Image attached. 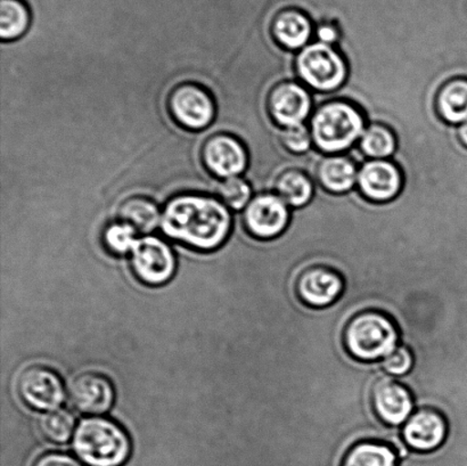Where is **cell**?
<instances>
[{
	"label": "cell",
	"mask_w": 467,
	"mask_h": 466,
	"mask_svg": "<svg viewBox=\"0 0 467 466\" xmlns=\"http://www.w3.org/2000/svg\"><path fill=\"white\" fill-rule=\"evenodd\" d=\"M160 226L171 240L209 253L225 243L233 218L221 200L203 194H181L164 205Z\"/></svg>",
	"instance_id": "1"
},
{
	"label": "cell",
	"mask_w": 467,
	"mask_h": 466,
	"mask_svg": "<svg viewBox=\"0 0 467 466\" xmlns=\"http://www.w3.org/2000/svg\"><path fill=\"white\" fill-rule=\"evenodd\" d=\"M365 113L346 99L327 100L310 118L315 149L324 155L347 152L359 143L366 128Z\"/></svg>",
	"instance_id": "2"
},
{
	"label": "cell",
	"mask_w": 467,
	"mask_h": 466,
	"mask_svg": "<svg viewBox=\"0 0 467 466\" xmlns=\"http://www.w3.org/2000/svg\"><path fill=\"white\" fill-rule=\"evenodd\" d=\"M343 341L352 357L375 363L388 357L401 345V333L391 315L366 309L347 324Z\"/></svg>",
	"instance_id": "3"
},
{
	"label": "cell",
	"mask_w": 467,
	"mask_h": 466,
	"mask_svg": "<svg viewBox=\"0 0 467 466\" xmlns=\"http://www.w3.org/2000/svg\"><path fill=\"white\" fill-rule=\"evenodd\" d=\"M72 445L87 466H122L131 454V441L125 429L100 415L82 419Z\"/></svg>",
	"instance_id": "4"
},
{
	"label": "cell",
	"mask_w": 467,
	"mask_h": 466,
	"mask_svg": "<svg viewBox=\"0 0 467 466\" xmlns=\"http://www.w3.org/2000/svg\"><path fill=\"white\" fill-rule=\"evenodd\" d=\"M297 78L315 93H336L347 87L350 70L347 58L333 46L315 41L296 53Z\"/></svg>",
	"instance_id": "5"
},
{
	"label": "cell",
	"mask_w": 467,
	"mask_h": 466,
	"mask_svg": "<svg viewBox=\"0 0 467 466\" xmlns=\"http://www.w3.org/2000/svg\"><path fill=\"white\" fill-rule=\"evenodd\" d=\"M167 109L176 125L191 131L207 129L217 112L212 93L192 81L181 82L169 91Z\"/></svg>",
	"instance_id": "6"
},
{
	"label": "cell",
	"mask_w": 467,
	"mask_h": 466,
	"mask_svg": "<svg viewBox=\"0 0 467 466\" xmlns=\"http://www.w3.org/2000/svg\"><path fill=\"white\" fill-rule=\"evenodd\" d=\"M291 218L292 209L275 192H267L250 201L243 212L242 223L254 240L272 241L285 233Z\"/></svg>",
	"instance_id": "7"
},
{
	"label": "cell",
	"mask_w": 467,
	"mask_h": 466,
	"mask_svg": "<svg viewBox=\"0 0 467 466\" xmlns=\"http://www.w3.org/2000/svg\"><path fill=\"white\" fill-rule=\"evenodd\" d=\"M130 264L135 276L149 286H161L176 272V257L171 246L157 236H144L130 251Z\"/></svg>",
	"instance_id": "8"
},
{
	"label": "cell",
	"mask_w": 467,
	"mask_h": 466,
	"mask_svg": "<svg viewBox=\"0 0 467 466\" xmlns=\"http://www.w3.org/2000/svg\"><path fill=\"white\" fill-rule=\"evenodd\" d=\"M17 394L32 409H57L66 399V388L61 377L45 365L35 364L20 373L16 382Z\"/></svg>",
	"instance_id": "9"
},
{
	"label": "cell",
	"mask_w": 467,
	"mask_h": 466,
	"mask_svg": "<svg viewBox=\"0 0 467 466\" xmlns=\"http://www.w3.org/2000/svg\"><path fill=\"white\" fill-rule=\"evenodd\" d=\"M205 171L219 180L241 176L249 167V150L237 136L218 132L208 137L201 148Z\"/></svg>",
	"instance_id": "10"
},
{
	"label": "cell",
	"mask_w": 467,
	"mask_h": 466,
	"mask_svg": "<svg viewBox=\"0 0 467 466\" xmlns=\"http://www.w3.org/2000/svg\"><path fill=\"white\" fill-rule=\"evenodd\" d=\"M267 108L281 129L305 125L314 113L313 94L300 81L282 82L270 91Z\"/></svg>",
	"instance_id": "11"
},
{
	"label": "cell",
	"mask_w": 467,
	"mask_h": 466,
	"mask_svg": "<svg viewBox=\"0 0 467 466\" xmlns=\"http://www.w3.org/2000/svg\"><path fill=\"white\" fill-rule=\"evenodd\" d=\"M404 173L395 161L369 160L361 164L357 186L366 200L390 203L404 191Z\"/></svg>",
	"instance_id": "12"
},
{
	"label": "cell",
	"mask_w": 467,
	"mask_h": 466,
	"mask_svg": "<svg viewBox=\"0 0 467 466\" xmlns=\"http://www.w3.org/2000/svg\"><path fill=\"white\" fill-rule=\"evenodd\" d=\"M372 405L377 417L393 428L404 426L416 409L413 392L400 378L388 374L375 383Z\"/></svg>",
	"instance_id": "13"
},
{
	"label": "cell",
	"mask_w": 467,
	"mask_h": 466,
	"mask_svg": "<svg viewBox=\"0 0 467 466\" xmlns=\"http://www.w3.org/2000/svg\"><path fill=\"white\" fill-rule=\"evenodd\" d=\"M346 289L341 273L325 264H314L300 273L296 294L311 308H327L340 300Z\"/></svg>",
	"instance_id": "14"
},
{
	"label": "cell",
	"mask_w": 467,
	"mask_h": 466,
	"mask_svg": "<svg viewBox=\"0 0 467 466\" xmlns=\"http://www.w3.org/2000/svg\"><path fill=\"white\" fill-rule=\"evenodd\" d=\"M400 430L402 440L410 450L431 453L445 444L450 428L441 410L422 408L415 409Z\"/></svg>",
	"instance_id": "15"
},
{
	"label": "cell",
	"mask_w": 467,
	"mask_h": 466,
	"mask_svg": "<svg viewBox=\"0 0 467 466\" xmlns=\"http://www.w3.org/2000/svg\"><path fill=\"white\" fill-rule=\"evenodd\" d=\"M67 396L78 412L98 417L112 408L116 391L111 380L104 374L85 372L73 378Z\"/></svg>",
	"instance_id": "16"
},
{
	"label": "cell",
	"mask_w": 467,
	"mask_h": 466,
	"mask_svg": "<svg viewBox=\"0 0 467 466\" xmlns=\"http://www.w3.org/2000/svg\"><path fill=\"white\" fill-rule=\"evenodd\" d=\"M273 38L290 52H300L315 36L313 22L305 12L296 8L284 9L273 17Z\"/></svg>",
	"instance_id": "17"
},
{
	"label": "cell",
	"mask_w": 467,
	"mask_h": 466,
	"mask_svg": "<svg viewBox=\"0 0 467 466\" xmlns=\"http://www.w3.org/2000/svg\"><path fill=\"white\" fill-rule=\"evenodd\" d=\"M358 164L347 155H324L316 171V182L328 193L343 195L355 191L358 181Z\"/></svg>",
	"instance_id": "18"
},
{
	"label": "cell",
	"mask_w": 467,
	"mask_h": 466,
	"mask_svg": "<svg viewBox=\"0 0 467 466\" xmlns=\"http://www.w3.org/2000/svg\"><path fill=\"white\" fill-rule=\"evenodd\" d=\"M439 117L452 127L467 121V78L448 80L439 89L436 100Z\"/></svg>",
	"instance_id": "19"
},
{
	"label": "cell",
	"mask_w": 467,
	"mask_h": 466,
	"mask_svg": "<svg viewBox=\"0 0 467 466\" xmlns=\"http://www.w3.org/2000/svg\"><path fill=\"white\" fill-rule=\"evenodd\" d=\"M316 182L308 173L296 171H284L277 178L274 192L292 210H300L306 207L314 200L316 194Z\"/></svg>",
	"instance_id": "20"
},
{
	"label": "cell",
	"mask_w": 467,
	"mask_h": 466,
	"mask_svg": "<svg viewBox=\"0 0 467 466\" xmlns=\"http://www.w3.org/2000/svg\"><path fill=\"white\" fill-rule=\"evenodd\" d=\"M162 213L158 204L146 196H130L119 205V221L135 228L140 234H149L161 223Z\"/></svg>",
	"instance_id": "21"
},
{
	"label": "cell",
	"mask_w": 467,
	"mask_h": 466,
	"mask_svg": "<svg viewBox=\"0 0 467 466\" xmlns=\"http://www.w3.org/2000/svg\"><path fill=\"white\" fill-rule=\"evenodd\" d=\"M400 453L391 445L364 440L351 447L341 466H400Z\"/></svg>",
	"instance_id": "22"
},
{
	"label": "cell",
	"mask_w": 467,
	"mask_h": 466,
	"mask_svg": "<svg viewBox=\"0 0 467 466\" xmlns=\"http://www.w3.org/2000/svg\"><path fill=\"white\" fill-rule=\"evenodd\" d=\"M32 14L26 0H0V38L14 41L30 29Z\"/></svg>",
	"instance_id": "23"
},
{
	"label": "cell",
	"mask_w": 467,
	"mask_h": 466,
	"mask_svg": "<svg viewBox=\"0 0 467 466\" xmlns=\"http://www.w3.org/2000/svg\"><path fill=\"white\" fill-rule=\"evenodd\" d=\"M361 155L373 160L395 158L398 140L395 131L383 123H369L358 143Z\"/></svg>",
	"instance_id": "24"
},
{
	"label": "cell",
	"mask_w": 467,
	"mask_h": 466,
	"mask_svg": "<svg viewBox=\"0 0 467 466\" xmlns=\"http://www.w3.org/2000/svg\"><path fill=\"white\" fill-rule=\"evenodd\" d=\"M75 418L64 409L49 410L39 419L40 432L53 444H66L75 435Z\"/></svg>",
	"instance_id": "25"
},
{
	"label": "cell",
	"mask_w": 467,
	"mask_h": 466,
	"mask_svg": "<svg viewBox=\"0 0 467 466\" xmlns=\"http://www.w3.org/2000/svg\"><path fill=\"white\" fill-rule=\"evenodd\" d=\"M137 240L135 228L121 221L109 223L103 231L105 249L114 255L130 254Z\"/></svg>",
	"instance_id": "26"
},
{
	"label": "cell",
	"mask_w": 467,
	"mask_h": 466,
	"mask_svg": "<svg viewBox=\"0 0 467 466\" xmlns=\"http://www.w3.org/2000/svg\"><path fill=\"white\" fill-rule=\"evenodd\" d=\"M217 193L219 200L226 205L228 209L243 210L250 203L254 189L249 181L240 176L223 180L218 185Z\"/></svg>",
	"instance_id": "27"
},
{
	"label": "cell",
	"mask_w": 467,
	"mask_h": 466,
	"mask_svg": "<svg viewBox=\"0 0 467 466\" xmlns=\"http://www.w3.org/2000/svg\"><path fill=\"white\" fill-rule=\"evenodd\" d=\"M281 143L284 149L293 155L309 154L313 152V136H311L310 128L306 125L297 127L283 128L281 130Z\"/></svg>",
	"instance_id": "28"
},
{
	"label": "cell",
	"mask_w": 467,
	"mask_h": 466,
	"mask_svg": "<svg viewBox=\"0 0 467 466\" xmlns=\"http://www.w3.org/2000/svg\"><path fill=\"white\" fill-rule=\"evenodd\" d=\"M415 364L413 351L409 346L400 345L388 357L382 359V368L388 376L404 378L413 371Z\"/></svg>",
	"instance_id": "29"
},
{
	"label": "cell",
	"mask_w": 467,
	"mask_h": 466,
	"mask_svg": "<svg viewBox=\"0 0 467 466\" xmlns=\"http://www.w3.org/2000/svg\"><path fill=\"white\" fill-rule=\"evenodd\" d=\"M316 39L319 43L338 47L342 53L343 46H345V36L340 25L337 22H320L315 27Z\"/></svg>",
	"instance_id": "30"
},
{
	"label": "cell",
	"mask_w": 467,
	"mask_h": 466,
	"mask_svg": "<svg viewBox=\"0 0 467 466\" xmlns=\"http://www.w3.org/2000/svg\"><path fill=\"white\" fill-rule=\"evenodd\" d=\"M32 466H84L73 456L61 451H49L39 456Z\"/></svg>",
	"instance_id": "31"
},
{
	"label": "cell",
	"mask_w": 467,
	"mask_h": 466,
	"mask_svg": "<svg viewBox=\"0 0 467 466\" xmlns=\"http://www.w3.org/2000/svg\"><path fill=\"white\" fill-rule=\"evenodd\" d=\"M457 137H459L461 144L467 150V121L457 128Z\"/></svg>",
	"instance_id": "32"
}]
</instances>
